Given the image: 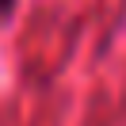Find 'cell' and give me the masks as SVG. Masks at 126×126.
Masks as SVG:
<instances>
[{
    "mask_svg": "<svg viewBox=\"0 0 126 126\" xmlns=\"http://www.w3.org/2000/svg\"><path fill=\"white\" fill-rule=\"evenodd\" d=\"M12 12H16V0H0V19L12 16Z\"/></svg>",
    "mask_w": 126,
    "mask_h": 126,
    "instance_id": "6da1fadb",
    "label": "cell"
}]
</instances>
